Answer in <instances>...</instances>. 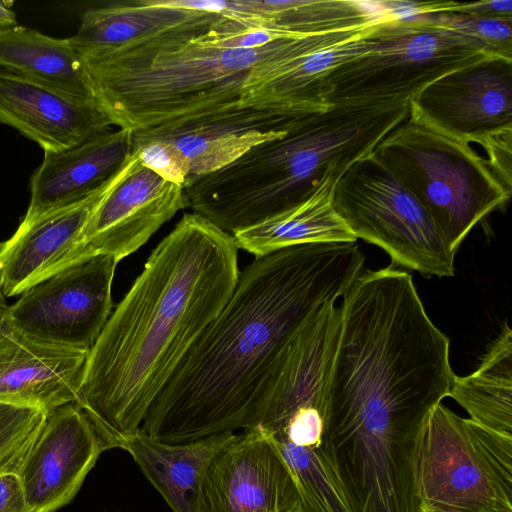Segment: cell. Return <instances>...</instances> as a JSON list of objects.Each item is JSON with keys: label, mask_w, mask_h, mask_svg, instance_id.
Returning a JSON list of instances; mask_svg holds the SVG:
<instances>
[{"label": "cell", "mask_w": 512, "mask_h": 512, "mask_svg": "<svg viewBox=\"0 0 512 512\" xmlns=\"http://www.w3.org/2000/svg\"><path fill=\"white\" fill-rule=\"evenodd\" d=\"M340 176L329 175L307 200L295 207L234 232L238 249L261 257L302 244L356 242L332 203L334 186Z\"/></svg>", "instance_id": "obj_22"}, {"label": "cell", "mask_w": 512, "mask_h": 512, "mask_svg": "<svg viewBox=\"0 0 512 512\" xmlns=\"http://www.w3.org/2000/svg\"><path fill=\"white\" fill-rule=\"evenodd\" d=\"M136 155L134 148L123 166L86 198L30 222H21L0 249V279L5 297L23 294L41 281L73 247L93 212L125 176Z\"/></svg>", "instance_id": "obj_17"}, {"label": "cell", "mask_w": 512, "mask_h": 512, "mask_svg": "<svg viewBox=\"0 0 512 512\" xmlns=\"http://www.w3.org/2000/svg\"><path fill=\"white\" fill-rule=\"evenodd\" d=\"M332 203L354 237L383 249L394 265L425 277L454 275L455 254L431 216L373 152L337 179Z\"/></svg>", "instance_id": "obj_8"}, {"label": "cell", "mask_w": 512, "mask_h": 512, "mask_svg": "<svg viewBox=\"0 0 512 512\" xmlns=\"http://www.w3.org/2000/svg\"><path fill=\"white\" fill-rule=\"evenodd\" d=\"M409 114L467 144L512 130V58L488 56L438 78L409 101Z\"/></svg>", "instance_id": "obj_11"}, {"label": "cell", "mask_w": 512, "mask_h": 512, "mask_svg": "<svg viewBox=\"0 0 512 512\" xmlns=\"http://www.w3.org/2000/svg\"><path fill=\"white\" fill-rule=\"evenodd\" d=\"M452 1H438L429 12L413 16L463 34L494 55L512 58V17H482L450 8Z\"/></svg>", "instance_id": "obj_27"}, {"label": "cell", "mask_w": 512, "mask_h": 512, "mask_svg": "<svg viewBox=\"0 0 512 512\" xmlns=\"http://www.w3.org/2000/svg\"><path fill=\"white\" fill-rule=\"evenodd\" d=\"M309 114L312 113L246 106L148 139L173 142L186 156L192 178L224 168L252 147L284 136Z\"/></svg>", "instance_id": "obj_19"}, {"label": "cell", "mask_w": 512, "mask_h": 512, "mask_svg": "<svg viewBox=\"0 0 512 512\" xmlns=\"http://www.w3.org/2000/svg\"><path fill=\"white\" fill-rule=\"evenodd\" d=\"M450 8L459 12L482 17H512L511 0H493L469 3L452 1Z\"/></svg>", "instance_id": "obj_32"}, {"label": "cell", "mask_w": 512, "mask_h": 512, "mask_svg": "<svg viewBox=\"0 0 512 512\" xmlns=\"http://www.w3.org/2000/svg\"><path fill=\"white\" fill-rule=\"evenodd\" d=\"M197 11V10H196ZM220 14L189 19L125 44L76 52L91 96L112 126L141 141L241 108L244 86L264 66L283 65L347 38L344 30L223 49L202 33Z\"/></svg>", "instance_id": "obj_3"}, {"label": "cell", "mask_w": 512, "mask_h": 512, "mask_svg": "<svg viewBox=\"0 0 512 512\" xmlns=\"http://www.w3.org/2000/svg\"><path fill=\"white\" fill-rule=\"evenodd\" d=\"M235 434H218L189 443L166 444L151 439L139 430L128 436L120 448L132 456L173 512H199L200 488L207 466L215 453Z\"/></svg>", "instance_id": "obj_20"}, {"label": "cell", "mask_w": 512, "mask_h": 512, "mask_svg": "<svg viewBox=\"0 0 512 512\" xmlns=\"http://www.w3.org/2000/svg\"><path fill=\"white\" fill-rule=\"evenodd\" d=\"M117 264L108 255L72 264L27 289L1 318L36 341L89 351L112 313Z\"/></svg>", "instance_id": "obj_9"}, {"label": "cell", "mask_w": 512, "mask_h": 512, "mask_svg": "<svg viewBox=\"0 0 512 512\" xmlns=\"http://www.w3.org/2000/svg\"><path fill=\"white\" fill-rule=\"evenodd\" d=\"M219 10L246 28H272L294 35L366 27L387 15L378 1L228 0L220 3Z\"/></svg>", "instance_id": "obj_21"}, {"label": "cell", "mask_w": 512, "mask_h": 512, "mask_svg": "<svg viewBox=\"0 0 512 512\" xmlns=\"http://www.w3.org/2000/svg\"><path fill=\"white\" fill-rule=\"evenodd\" d=\"M448 396L482 427L512 438V332L505 324L467 376H454Z\"/></svg>", "instance_id": "obj_23"}, {"label": "cell", "mask_w": 512, "mask_h": 512, "mask_svg": "<svg viewBox=\"0 0 512 512\" xmlns=\"http://www.w3.org/2000/svg\"><path fill=\"white\" fill-rule=\"evenodd\" d=\"M136 150L128 172L98 205L73 247L41 281L94 256L108 255L119 262L186 208L183 185L166 181L143 166Z\"/></svg>", "instance_id": "obj_10"}, {"label": "cell", "mask_w": 512, "mask_h": 512, "mask_svg": "<svg viewBox=\"0 0 512 512\" xmlns=\"http://www.w3.org/2000/svg\"><path fill=\"white\" fill-rule=\"evenodd\" d=\"M0 67L69 93L92 98L81 60L68 38L50 37L18 24L2 28Z\"/></svg>", "instance_id": "obj_24"}, {"label": "cell", "mask_w": 512, "mask_h": 512, "mask_svg": "<svg viewBox=\"0 0 512 512\" xmlns=\"http://www.w3.org/2000/svg\"><path fill=\"white\" fill-rule=\"evenodd\" d=\"M423 512H512V438L439 403L420 441Z\"/></svg>", "instance_id": "obj_7"}, {"label": "cell", "mask_w": 512, "mask_h": 512, "mask_svg": "<svg viewBox=\"0 0 512 512\" xmlns=\"http://www.w3.org/2000/svg\"><path fill=\"white\" fill-rule=\"evenodd\" d=\"M363 264L356 242L302 244L255 257L149 408L141 432L183 444L259 426L276 360L319 308L346 293Z\"/></svg>", "instance_id": "obj_1"}, {"label": "cell", "mask_w": 512, "mask_h": 512, "mask_svg": "<svg viewBox=\"0 0 512 512\" xmlns=\"http://www.w3.org/2000/svg\"><path fill=\"white\" fill-rule=\"evenodd\" d=\"M488 155L489 168L505 187L511 192L512 184V130L486 139L481 144Z\"/></svg>", "instance_id": "obj_30"}, {"label": "cell", "mask_w": 512, "mask_h": 512, "mask_svg": "<svg viewBox=\"0 0 512 512\" xmlns=\"http://www.w3.org/2000/svg\"><path fill=\"white\" fill-rule=\"evenodd\" d=\"M239 275L232 234L193 212L152 250L88 352L76 403L106 450L140 430Z\"/></svg>", "instance_id": "obj_2"}, {"label": "cell", "mask_w": 512, "mask_h": 512, "mask_svg": "<svg viewBox=\"0 0 512 512\" xmlns=\"http://www.w3.org/2000/svg\"><path fill=\"white\" fill-rule=\"evenodd\" d=\"M199 512H302L292 472L262 426L235 434L212 457Z\"/></svg>", "instance_id": "obj_12"}, {"label": "cell", "mask_w": 512, "mask_h": 512, "mask_svg": "<svg viewBox=\"0 0 512 512\" xmlns=\"http://www.w3.org/2000/svg\"><path fill=\"white\" fill-rule=\"evenodd\" d=\"M274 442L295 479L302 512H355L321 446L304 447L276 439Z\"/></svg>", "instance_id": "obj_26"}, {"label": "cell", "mask_w": 512, "mask_h": 512, "mask_svg": "<svg viewBox=\"0 0 512 512\" xmlns=\"http://www.w3.org/2000/svg\"><path fill=\"white\" fill-rule=\"evenodd\" d=\"M17 24L16 14L8 2L0 1V29Z\"/></svg>", "instance_id": "obj_33"}, {"label": "cell", "mask_w": 512, "mask_h": 512, "mask_svg": "<svg viewBox=\"0 0 512 512\" xmlns=\"http://www.w3.org/2000/svg\"><path fill=\"white\" fill-rule=\"evenodd\" d=\"M373 154L426 209L454 254L472 228L511 196L469 144L410 114Z\"/></svg>", "instance_id": "obj_5"}, {"label": "cell", "mask_w": 512, "mask_h": 512, "mask_svg": "<svg viewBox=\"0 0 512 512\" xmlns=\"http://www.w3.org/2000/svg\"><path fill=\"white\" fill-rule=\"evenodd\" d=\"M46 416L41 409L0 403V474H18Z\"/></svg>", "instance_id": "obj_28"}, {"label": "cell", "mask_w": 512, "mask_h": 512, "mask_svg": "<svg viewBox=\"0 0 512 512\" xmlns=\"http://www.w3.org/2000/svg\"><path fill=\"white\" fill-rule=\"evenodd\" d=\"M1 246H2V243H0V249H1ZM7 308H8V305L6 303V297L3 293L2 286H1V279H0V318L4 315Z\"/></svg>", "instance_id": "obj_34"}, {"label": "cell", "mask_w": 512, "mask_h": 512, "mask_svg": "<svg viewBox=\"0 0 512 512\" xmlns=\"http://www.w3.org/2000/svg\"><path fill=\"white\" fill-rule=\"evenodd\" d=\"M88 352L36 341L0 318V403L47 414L76 404Z\"/></svg>", "instance_id": "obj_16"}, {"label": "cell", "mask_w": 512, "mask_h": 512, "mask_svg": "<svg viewBox=\"0 0 512 512\" xmlns=\"http://www.w3.org/2000/svg\"><path fill=\"white\" fill-rule=\"evenodd\" d=\"M0 123L59 151L112 130L92 98L81 97L0 67Z\"/></svg>", "instance_id": "obj_15"}, {"label": "cell", "mask_w": 512, "mask_h": 512, "mask_svg": "<svg viewBox=\"0 0 512 512\" xmlns=\"http://www.w3.org/2000/svg\"><path fill=\"white\" fill-rule=\"evenodd\" d=\"M104 450L76 404L49 412L18 472L29 512H54L69 503Z\"/></svg>", "instance_id": "obj_14"}, {"label": "cell", "mask_w": 512, "mask_h": 512, "mask_svg": "<svg viewBox=\"0 0 512 512\" xmlns=\"http://www.w3.org/2000/svg\"><path fill=\"white\" fill-rule=\"evenodd\" d=\"M0 512H29L17 473L0 474Z\"/></svg>", "instance_id": "obj_31"}, {"label": "cell", "mask_w": 512, "mask_h": 512, "mask_svg": "<svg viewBox=\"0 0 512 512\" xmlns=\"http://www.w3.org/2000/svg\"><path fill=\"white\" fill-rule=\"evenodd\" d=\"M492 55L463 34L387 13L369 30L366 50L324 76L322 96L329 105L409 102L438 78Z\"/></svg>", "instance_id": "obj_6"}, {"label": "cell", "mask_w": 512, "mask_h": 512, "mask_svg": "<svg viewBox=\"0 0 512 512\" xmlns=\"http://www.w3.org/2000/svg\"><path fill=\"white\" fill-rule=\"evenodd\" d=\"M196 12L165 0L115 2L85 11L77 33L68 41L77 53L116 47L175 26Z\"/></svg>", "instance_id": "obj_25"}, {"label": "cell", "mask_w": 512, "mask_h": 512, "mask_svg": "<svg viewBox=\"0 0 512 512\" xmlns=\"http://www.w3.org/2000/svg\"><path fill=\"white\" fill-rule=\"evenodd\" d=\"M408 115L409 102L343 103L309 114L224 168L189 178L186 208L230 234L258 224L371 154Z\"/></svg>", "instance_id": "obj_4"}, {"label": "cell", "mask_w": 512, "mask_h": 512, "mask_svg": "<svg viewBox=\"0 0 512 512\" xmlns=\"http://www.w3.org/2000/svg\"><path fill=\"white\" fill-rule=\"evenodd\" d=\"M140 163L166 181L183 185L189 178V162L171 141L152 138L135 142Z\"/></svg>", "instance_id": "obj_29"}, {"label": "cell", "mask_w": 512, "mask_h": 512, "mask_svg": "<svg viewBox=\"0 0 512 512\" xmlns=\"http://www.w3.org/2000/svg\"><path fill=\"white\" fill-rule=\"evenodd\" d=\"M134 150L129 131L117 129L59 151H44L30 181V203L22 222L82 200L105 184Z\"/></svg>", "instance_id": "obj_18"}, {"label": "cell", "mask_w": 512, "mask_h": 512, "mask_svg": "<svg viewBox=\"0 0 512 512\" xmlns=\"http://www.w3.org/2000/svg\"><path fill=\"white\" fill-rule=\"evenodd\" d=\"M340 321V308L325 304L295 333L273 365L264 386L260 426L274 438L292 421L324 420Z\"/></svg>", "instance_id": "obj_13"}]
</instances>
